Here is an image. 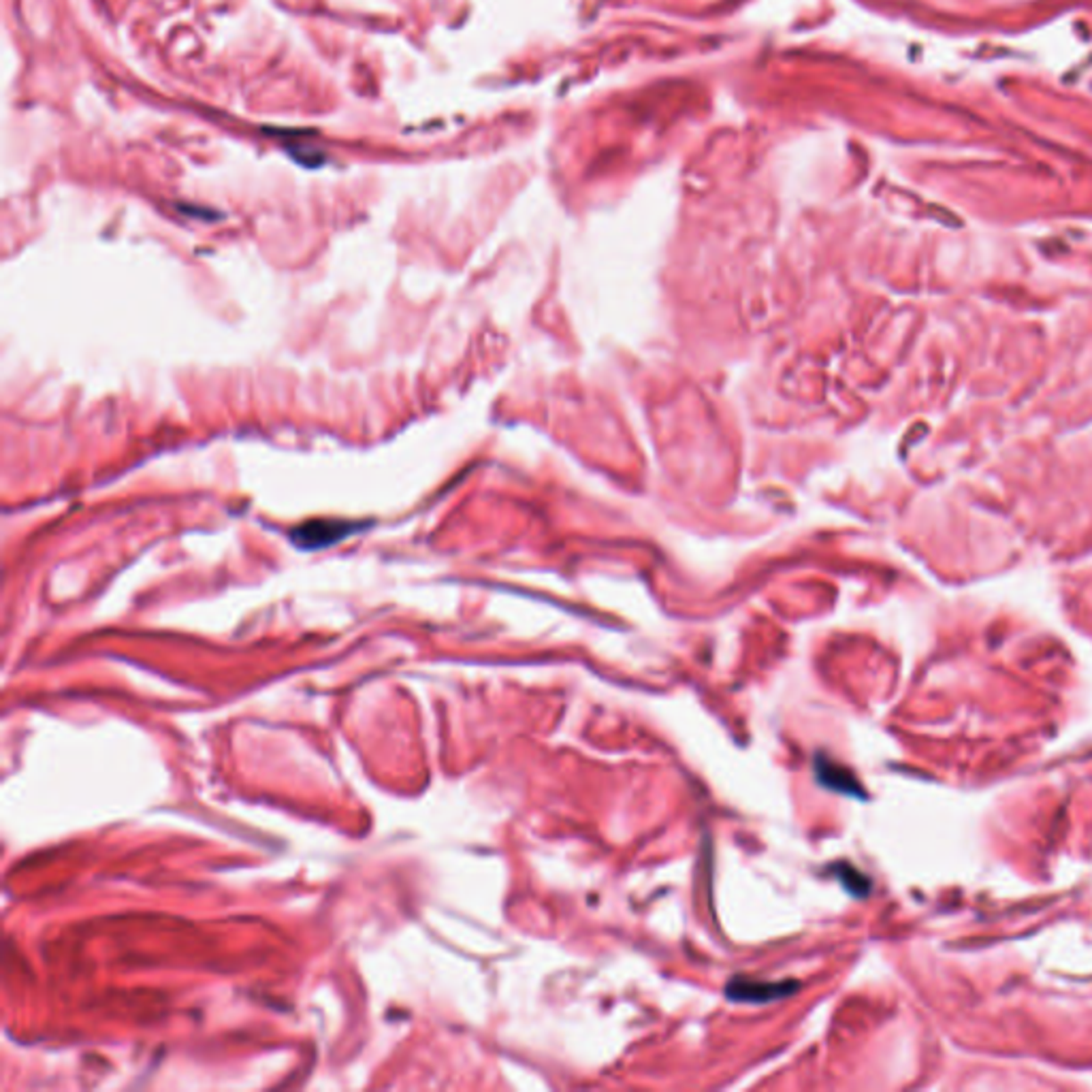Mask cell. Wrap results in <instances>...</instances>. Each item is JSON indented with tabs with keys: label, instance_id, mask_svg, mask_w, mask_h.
I'll use <instances>...</instances> for the list:
<instances>
[{
	"label": "cell",
	"instance_id": "obj_1",
	"mask_svg": "<svg viewBox=\"0 0 1092 1092\" xmlns=\"http://www.w3.org/2000/svg\"><path fill=\"white\" fill-rule=\"evenodd\" d=\"M798 981L785 980V981H760L751 980V977H732L725 986V997L734 1003H749V1005H768L773 1001L788 998L798 990Z\"/></svg>",
	"mask_w": 1092,
	"mask_h": 1092
},
{
	"label": "cell",
	"instance_id": "obj_2",
	"mask_svg": "<svg viewBox=\"0 0 1092 1092\" xmlns=\"http://www.w3.org/2000/svg\"><path fill=\"white\" fill-rule=\"evenodd\" d=\"M359 529H361V525L346 521H310L294 527L291 532V540L303 550H320L329 549L340 540H346Z\"/></svg>",
	"mask_w": 1092,
	"mask_h": 1092
},
{
	"label": "cell",
	"instance_id": "obj_3",
	"mask_svg": "<svg viewBox=\"0 0 1092 1092\" xmlns=\"http://www.w3.org/2000/svg\"><path fill=\"white\" fill-rule=\"evenodd\" d=\"M815 777L823 788L840 791V794L848 796H862L858 779H856L848 768L840 766V764H834L832 760H828V757L815 756Z\"/></svg>",
	"mask_w": 1092,
	"mask_h": 1092
},
{
	"label": "cell",
	"instance_id": "obj_4",
	"mask_svg": "<svg viewBox=\"0 0 1092 1092\" xmlns=\"http://www.w3.org/2000/svg\"><path fill=\"white\" fill-rule=\"evenodd\" d=\"M839 877H840V881H843V886L848 888L849 892H854L856 897H862V894H866L868 881L860 875V873H856V868L843 866V871H839Z\"/></svg>",
	"mask_w": 1092,
	"mask_h": 1092
}]
</instances>
